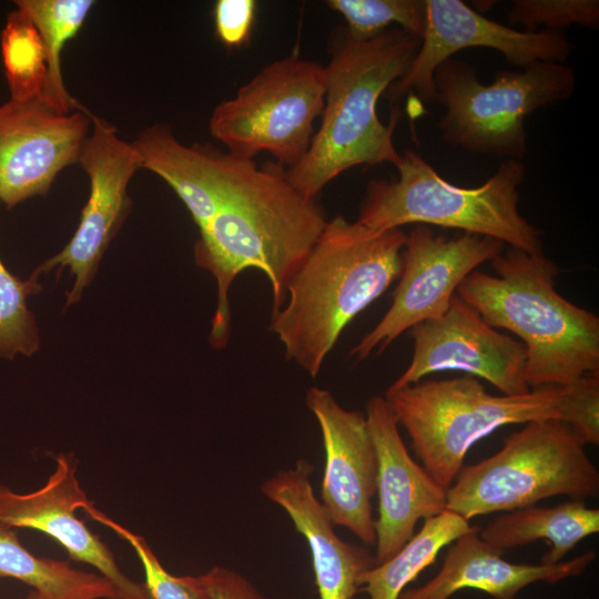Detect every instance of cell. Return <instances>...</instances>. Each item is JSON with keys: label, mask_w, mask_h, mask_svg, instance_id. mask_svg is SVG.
<instances>
[{"label": "cell", "mask_w": 599, "mask_h": 599, "mask_svg": "<svg viewBox=\"0 0 599 599\" xmlns=\"http://www.w3.org/2000/svg\"><path fill=\"white\" fill-rule=\"evenodd\" d=\"M410 334L412 362L387 390L404 388L443 370L484 378L504 395L530 390L525 378L524 344L488 325L457 294L441 316L414 326Z\"/></svg>", "instance_id": "obj_13"}, {"label": "cell", "mask_w": 599, "mask_h": 599, "mask_svg": "<svg viewBox=\"0 0 599 599\" xmlns=\"http://www.w3.org/2000/svg\"><path fill=\"white\" fill-rule=\"evenodd\" d=\"M390 180L367 184L356 222L373 231L406 224L437 225L488 236L528 253H542L541 232L519 212L521 161L505 160L480 186L460 187L443 179L413 151L405 150Z\"/></svg>", "instance_id": "obj_5"}, {"label": "cell", "mask_w": 599, "mask_h": 599, "mask_svg": "<svg viewBox=\"0 0 599 599\" xmlns=\"http://www.w3.org/2000/svg\"><path fill=\"white\" fill-rule=\"evenodd\" d=\"M477 528L447 509L425 519L418 532L394 556L359 576L361 590L369 599H398L405 587L436 561L444 547Z\"/></svg>", "instance_id": "obj_22"}, {"label": "cell", "mask_w": 599, "mask_h": 599, "mask_svg": "<svg viewBox=\"0 0 599 599\" xmlns=\"http://www.w3.org/2000/svg\"><path fill=\"white\" fill-rule=\"evenodd\" d=\"M505 251L496 238L470 233L446 237L417 224L403 251V268L393 302L382 319L353 347L357 361L384 352L404 332L441 316L461 282Z\"/></svg>", "instance_id": "obj_10"}, {"label": "cell", "mask_w": 599, "mask_h": 599, "mask_svg": "<svg viewBox=\"0 0 599 599\" xmlns=\"http://www.w3.org/2000/svg\"><path fill=\"white\" fill-rule=\"evenodd\" d=\"M490 262L496 275L471 272L457 295L488 325L521 339L530 389L599 373V318L556 291L558 266L511 246Z\"/></svg>", "instance_id": "obj_4"}, {"label": "cell", "mask_w": 599, "mask_h": 599, "mask_svg": "<svg viewBox=\"0 0 599 599\" xmlns=\"http://www.w3.org/2000/svg\"><path fill=\"white\" fill-rule=\"evenodd\" d=\"M426 1L427 22L419 49L404 74L384 93L390 103L397 104L409 91L425 103L435 102V69L465 49H494L522 69L539 61L564 63L572 51L561 31H519L459 0Z\"/></svg>", "instance_id": "obj_11"}, {"label": "cell", "mask_w": 599, "mask_h": 599, "mask_svg": "<svg viewBox=\"0 0 599 599\" xmlns=\"http://www.w3.org/2000/svg\"><path fill=\"white\" fill-rule=\"evenodd\" d=\"M91 501L77 478V461L60 454L55 468L39 489L18 494L0 485V522L51 536L77 561L98 569L116 589L120 599H150L143 583L123 573L110 548L77 517Z\"/></svg>", "instance_id": "obj_17"}, {"label": "cell", "mask_w": 599, "mask_h": 599, "mask_svg": "<svg viewBox=\"0 0 599 599\" xmlns=\"http://www.w3.org/2000/svg\"><path fill=\"white\" fill-rule=\"evenodd\" d=\"M0 577L18 579L49 599H120L102 575L32 555L21 545L14 528L1 522Z\"/></svg>", "instance_id": "obj_23"}, {"label": "cell", "mask_w": 599, "mask_h": 599, "mask_svg": "<svg viewBox=\"0 0 599 599\" xmlns=\"http://www.w3.org/2000/svg\"><path fill=\"white\" fill-rule=\"evenodd\" d=\"M145 169L164 180L189 210L199 231L256 174L254 160L210 144H183L156 123L131 142Z\"/></svg>", "instance_id": "obj_18"}, {"label": "cell", "mask_w": 599, "mask_h": 599, "mask_svg": "<svg viewBox=\"0 0 599 599\" xmlns=\"http://www.w3.org/2000/svg\"><path fill=\"white\" fill-rule=\"evenodd\" d=\"M78 163L90 181L89 199L79 226L69 243L33 272L39 276L53 268L60 273L69 267L74 283L67 295V306L81 298L106 247L128 216L131 207L128 185L141 169L132 144L122 140L112 124L95 115Z\"/></svg>", "instance_id": "obj_12"}, {"label": "cell", "mask_w": 599, "mask_h": 599, "mask_svg": "<svg viewBox=\"0 0 599 599\" xmlns=\"http://www.w3.org/2000/svg\"><path fill=\"white\" fill-rule=\"evenodd\" d=\"M83 510L92 519L112 529L126 540L139 557L145 577L143 583L150 599H210L200 576H174L160 562L146 540L112 520L92 502Z\"/></svg>", "instance_id": "obj_28"}, {"label": "cell", "mask_w": 599, "mask_h": 599, "mask_svg": "<svg viewBox=\"0 0 599 599\" xmlns=\"http://www.w3.org/2000/svg\"><path fill=\"white\" fill-rule=\"evenodd\" d=\"M23 599H49V598H47L42 593L32 589Z\"/></svg>", "instance_id": "obj_33"}, {"label": "cell", "mask_w": 599, "mask_h": 599, "mask_svg": "<svg viewBox=\"0 0 599 599\" xmlns=\"http://www.w3.org/2000/svg\"><path fill=\"white\" fill-rule=\"evenodd\" d=\"M406 234L373 231L337 215L291 278L271 331L312 377L348 323L400 275Z\"/></svg>", "instance_id": "obj_2"}, {"label": "cell", "mask_w": 599, "mask_h": 599, "mask_svg": "<svg viewBox=\"0 0 599 599\" xmlns=\"http://www.w3.org/2000/svg\"><path fill=\"white\" fill-rule=\"evenodd\" d=\"M324 102V65L292 53L263 67L220 102L209 130L234 155L254 160L267 152L291 169L307 153Z\"/></svg>", "instance_id": "obj_9"}, {"label": "cell", "mask_w": 599, "mask_h": 599, "mask_svg": "<svg viewBox=\"0 0 599 599\" xmlns=\"http://www.w3.org/2000/svg\"><path fill=\"white\" fill-rule=\"evenodd\" d=\"M313 469L309 461L298 459L293 468L267 479L261 489L287 512L306 539L319 599H353L361 591L359 576L375 566V558L366 548L336 535L325 507L314 495Z\"/></svg>", "instance_id": "obj_19"}, {"label": "cell", "mask_w": 599, "mask_h": 599, "mask_svg": "<svg viewBox=\"0 0 599 599\" xmlns=\"http://www.w3.org/2000/svg\"><path fill=\"white\" fill-rule=\"evenodd\" d=\"M327 219L316 200L306 199L288 182L286 167L267 161L256 174L200 230L194 246L199 266L216 281L217 305L210 344L229 342V292L246 268L266 275L273 313L285 303L287 285L324 231Z\"/></svg>", "instance_id": "obj_3"}, {"label": "cell", "mask_w": 599, "mask_h": 599, "mask_svg": "<svg viewBox=\"0 0 599 599\" xmlns=\"http://www.w3.org/2000/svg\"><path fill=\"white\" fill-rule=\"evenodd\" d=\"M34 273L26 281L12 275L0 260V357L33 355L40 346L39 329L27 297L38 293L41 285Z\"/></svg>", "instance_id": "obj_27"}, {"label": "cell", "mask_w": 599, "mask_h": 599, "mask_svg": "<svg viewBox=\"0 0 599 599\" xmlns=\"http://www.w3.org/2000/svg\"><path fill=\"white\" fill-rule=\"evenodd\" d=\"M524 425L496 454L460 469L447 488V510L469 521L560 495L598 496L599 471L569 426L555 419Z\"/></svg>", "instance_id": "obj_8"}, {"label": "cell", "mask_w": 599, "mask_h": 599, "mask_svg": "<svg viewBox=\"0 0 599 599\" xmlns=\"http://www.w3.org/2000/svg\"><path fill=\"white\" fill-rule=\"evenodd\" d=\"M509 27L522 26L525 31H561L570 26L589 29L599 27L598 0H515L507 13Z\"/></svg>", "instance_id": "obj_29"}, {"label": "cell", "mask_w": 599, "mask_h": 599, "mask_svg": "<svg viewBox=\"0 0 599 599\" xmlns=\"http://www.w3.org/2000/svg\"><path fill=\"white\" fill-rule=\"evenodd\" d=\"M436 101L445 108L440 136L451 148L521 161L528 150L526 118L569 99L573 70L556 62H536L521 71H500L483 83L474 65L449 58L434 71Z\"/></svg>", "instance_id": "obj_7"}, {"label": "cell", "mask_w": 599, "mask_h": 599, "mask_svg": "<svg viewBox=\"0 0 599 599\" xmlns=\"http://www.w3.org/2000/svg\"><path fill=\"white\" fill-rule=\"evenodd\" d=\"M306 404L319 425L325 450L322 504L334 525L347 528L365 545H374L372 498L377 460L366 416L345 409L318 387L306 392Z\"/></svg>", "instance_id": "obj_15"}, {"label": "cell", "mask_w": 599, "mask_h": 599, "mask_svg": "<svg viewBox=\"0 0 599 599\" xmlns=\"http://www.w3.org/2000/svg\"><path fill=\"white\" fill-rule=\"evenodd\" d=\"M365 416L377 460L378 518L374 558L378 565L413 537L418 520L446 510L447 489L413 459L385 397L369 398Z\"/></svg>", "instance_id": "obj_16"}, {"label": "cell", "mask_w": 599, "mask_h": 599, "mask_svg": "<svg viewBox=\"0 0 599 599\" xmlns=\"http://www.w3.org/2000/svg\"><path fill=\"white\" fill-rule=\"evenodd\" d=\"M1 54L10 99L41 98L48 73L44 47L32 20L19 8L7 17Z\"/></svg>", "instance_id": "obj_25"}, {"label": "cell", "mask_w": 599, "mask_h": 599, "mask_svg": "<svg viewBox=\"0 0 599 599\" xmlns=\"http://www.w3.org/2000/svg\"><path fill=\"white\" fill-rule=\"evenodd\" d=\"M599 531V510L572 500L551 507L536 505L507 511L478 531L487 544L506 550L546 540L541 564H558L585 538Z\"/></svg>", "instance_id": "obj_21"}, {"label": "cell", "mask_w": 599, "mask_h": 599, "mask_svg": "<svg viewBox=\"0 0 599 599\" xmlns=\"http://www.w3.org/2000/svg\"><path fill=\"white\" fill-rule=\"evenodd\" d=\"M475 529L449 547L438 573L425 585L404 590L398 599H448L461 589L480 590L494 599H515L535 582L556 583L581 575L596 559L592 550L558 564H514L483 540Z\"/></svg>", "instance_id": "obj_20"}, {"label": "cell", "mask_w": 599, "mask_h": 599, "mask_svg": "<svg viewBox=\"0 0 599 599\" xmlns=\"http://www.w3.org/2000/svg\"><path fill=\"white\" fill-rule=\"evenodd\" d=\"M562 423L583 446L599 444V373L587 374L569 385Z\"/></svg>", "instance_id": "obj_30"}, {"label": "cell", "mask_w": 599, "mask_h": 599, "mask_svg": "<svg viewBox=\"0 0 599 599\" xmlns=\"http://www.w3.org/2000/svg\"><path fill=\"white\" fill-rule=\"evenodd\" d=\"M254 0H219L214 7L215 32L226 47H240L248 39L255 18Z\"/></svg>", "instance_id": "obj_31"}, {"label": "cell", "mask_w": 599, "mask_h": 599, "mask_svg": "<svg viewBox=\"0 0 599 599\" xmlns=\"http://www.w3.org/2000/svg\"><path fill=\"white\" fill-rule=\"evenodd\" d=\"M569 392L542 386L521 395L495 396L474 376L419 380L385 399L408 434L426 471L448 488L464 467L466 454L499 427L536 420L562 422Z\"/></svg>", "instance_id": "obj_6"}, {"label": "cell", "mask_w": 599, "mask_h": 599, "mask_svg": "<svg viewBox=\"0 0 599 599\" xmlns=\"http://www.w3.org/2000/svg\"><path fill=\"white\" fill-rule=\"evenodd\" d=\"M419 45V37L398 27L365 41L354 40L344 26L332 31L321 125L305 156L286 169L288 182L304 197L316 200L332 180L351 167L400 162L393 141L400 112L396 105L384 124L376 106L379 97L404 74Z\"/></svg>", "instance_id": "obj_1"}, {"label": "cell", "mask_w": 599, "mask_h": 599, "mask_svg": "<svg viewBox=\"0 0 599 599\" xmlns=\"http://www.w3.org/2000/svg\"><path fill=\"white\" fill-rule=\"evenodd\" d=\"M339 13L347 33L357 41L372 39L392 24L422 39L427 22L426 0H328Z\"/></svg>", "instance_id": "obj_26"}, {"label": "cell", "mask_w": 599, "mask_h": 599, "mask_svg": "<svg viewBox=\"0 0 599 599\" xmlns=\"http://www.w3.org/2000/svg\"><path fill=\"white\" fill-rule=\"evenodd\" d=\"M210 599H268L241 573L213 567L200 576Z\"/></svg>", "instance_id": "obj_32"}, {"label": "cell", "mask_w": 599, "mask_h": 599, "mask_svg": "<svg viewBox=\"0 0 599 599\" xmlns=\"http://www.w3.org/2000/svg\"><path fill=\"white\" fill-rule=\"evenodd\" d=\"M85 109L58 112L40 98L0 105V201L8 209L45 194L57 176L78 163L90 133Z\"/></svg>", "instance_id": "obj_14"}, {"label": "cell", "mask_w": 599, "mask_h": 599, "mask_svg": "<svg viewBox=\"0 0 599 599\" xmlns=\"http://www.w3.org/2000/svg\"><path fill=\"white\" fill-rule=\"evenodd\" d=\"M14 3L32 20L44 47L48 73L40 99L61 113L84 109L65 88L61 70V54L67 42L83 26L95 1L17 0Z\"/></svg>", "instance_id": "obj_24"}]
</instances>
